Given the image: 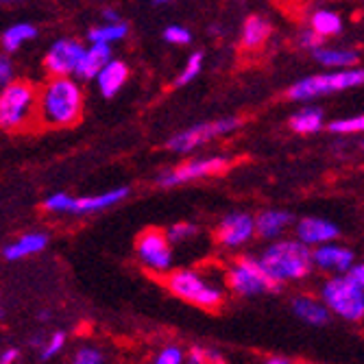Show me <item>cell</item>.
Listing matches in <instances>:
<instances>
[{"label":"cell","mask_w":364,"mask_h":364,"mask_svg":"<svg viewBox=\"0 0 364 364\" xmlns=\"http://www.w3.org/2000/svg\"><path fill=\"white\" fill-rule=\"evenodd\" d=\"M85 94L77 79L55 77L38 90L36 120L50 129L75 127L83 118Z\"/></svg>","instance_id":"obj_1"},{"label":"cell","mask_w":364,"mask_h":364,"mask_svg":"<svg viewBox=\"0 0 364 364\" xmlns=\"http://www.w3.org/2000/svg\"><path fill=\"white\" fill-rule=\"evenodd\" d=\"M318 301L329 314H336L347 323L364 318V267L355 262L345 275H329L323 279Z\"/></svg>","instance_id":"obj_2"},{"label":"cell","mask_w":364,"mask_h":364,"mask_svg":"<svg viewBox=\"0 0 364 364\" xmlns=\"http://www.w3.org/2000/svg\"><path fill=\"white\" fill-rule=\"evenodd\" d=\"M259 264L279 286L304 282L314 273L312 267V249L304 247L294 238H282L269 242L257 257Z\"/></svg>","instance_id":"obj_3"},{"label":"cell","mask_w":364,"mask_h":364,"mask_svg":"<svg viewBox=\"0 0 364 364\" xmlns=\"http://www.w3.org/2000/svg\"><path fill=\"white\" fill-rule=\"evenodd\" d=\"M166 288L181 301L203 310H218L225 304V288L198 269H175L164 277Z\"/></svg>","instance_id":"obj_4"},{"label":"cell","mask_w":364,"mask_h":364,"mask_svg":"<svg viewBox=\"0 0 364 364\" xmlns=\"http://www.w3.org/2000/svg\"><path fill=\"white\" fill-rule=\"evenodd\" d=\"M38 87L26 79H14L0 90V129L16 134L36 120Z\"/></svg>","instance_id":"obj_5"},{"label":"cell","mask_w":364,"mask_h":364,"mask_svg":"<svg viewBox=\"0 0 364 364\" xmlns=\"http://www.w3.org/2000/svg\"><path fill=\"white\" fill-rule=\"evenodd\" d=\"M225 286L236 296H259V294H277L282 286L264 271L255 255H238L225 275Z\"/></svg>","instance_id":"obj_6"},{"label":"cell","mask_w":364,"mask_h":364,"mask_svg":"<svg viewBox=\"0 0 364 364\" xmlns=\"http://www.w3.org/2000/svg\"><path fill=\"white\" fill-rule=\"evenodd\" d=\"M362 83H364V70L360 65L351 70H327V73L310 75L306 79L292 83L286 96L290 101L301 103V101H312V98H318V96L341 94L353 87H360Z\"/></svg>","instance_id":"obj_7"},{"label":"cell","mask_w":364,"mask_h":364,"mask_svg":"<svg viewBox=\"0 0 364 364\" xmlns=\"http://www.w3.org/2000/svg\"><path fill=\"white\" fill-rule=\"evenodd\" d=\"M127 186L112 188L101 194H90V196H73L68 192H55L44 198L42 208L50 214H73V216H87V214H98L105 212L129 196Z\"/></svg>","instance_id":"obj_8"},{"label":"cell","mask_w":364,"mask_h":364,"mask_svg":"<svg viewBox=\"0 0 364 364\" xmlns=\"http://www.w3.org/2000/svg\"><path fill=\"white\" fill-rule=\"evenodd\" d=\"M136 257L142 267L155 275H168L173 271L175 251L164 229L146 227L136 238Z\"/></svg>","instance_id":"obj_9"},{"label":"cell","mask_w":364,"mask_h":364,"mask_svg":"<svg viewBox=\"0 0 364 364\" xmlns=\"http://www.w3.org/2000/svg\"><path fill=\"white\" fill-rule=\"evenodd\" d=\"M240 124H242V120L236 116L218 118L214 122H198V124H192V127L179 131V134H175L166 142V149L173 153H190L194 149L205 146L208 142H212L216 138L234 134L236 129H240Z\"/></svg>","instance_id":"obj_10"},{"label":"cell","mask_w":364,"mask_h":364,"mask_svg":"<svg viewBox=\"0 0 364 364\" xmlns=\"http://www.w3.org/2000/svg\"><path fill=\"white\" fill-rule=\"evenodd\" d=\"M229 168V157L227 155H208V157H194L188 159L179 166H173L168 171L159 173L157 186L159 188H177L190 181L208 179L214 175H223Z\"/></svg>","instance_id":"obj_11"},{"label":"cell","mask_w":364,"mask_h":364,"mask_svg":"<svg viewBox=\"0 0 364 364\" xmlns=\"http://www.w3.org/2000/svg\"><path fill=\"white\" fill-rule=\"evenodd\" d=\"M85 44L75 40V38H59L55 40L46 55H44V70L48 75V79L55 77H73L75 79V70L77 63L83 55Z\"/></svg>","instance_id":"obj_12"},{"label":"cell","mask_w":364,"mask_h":364,"mask_svg":"<svg viewBox=\"0 0 364 364\" xmlns=\"http://www.w3.org/2000/svg\"><path fill=\"white\" fill-rule=\"evenodd\" d=\"M255 238V220L249 212H229L225 214L216 229H214V240L223 249H240L249 245Z\"/></svg>","instance_id":"obj_13"},{"label":"cell","mask_w":364,"mask_h":364,"mask_svg":"<svg viewBox=\"0 0 364 364\" xmlns=\"http://www.w3.org/2000/svg\"><path fill=\"white\" fill-rule=\"evenodd\" d=\"M294 240H299L308 249H316L329 242H336L341 238V227L323 216H304L294 220Z\"/></svg>","instance_id":"obj_14"},{"label":"cell","mask_w":364,"mask_h":364,"mask_svg":"<svg viewBox=\"0 0 364 364\" xmlns=\"http://www.w3.org/2000/svg\"><path fill=\"white\" fill-rule=\"evenodd\" d=\"M355 264V253L351 247L341 242H329L312 249V267L329 273V275H345Z\"/></svg>","instance_id":"obj_15"},{"label":"cell","mask_w":364,"mask_h":364,"mask_svg":"<svg viewBox=\"0 0 364 364\" xmlns=\"http://www.w3.org/2000/svg\"><path fill=\"white\" fill-rule=\"evenodd\" d=\"M253 220H255V236H259L262 240L275 242L286 238L296 218L288 210L271 208V210H262L257 216H253Z\"/></svg>","instance_id":"obj_16"},{"label":"cell","mask_w":364,"mask_h":364,"mask_svg":"<svg viewBox=\"0 0 364 364\" xmlns=\"http://www.w3.org/2000/svg\"><path fill=\"white\" fill-rule=\"evenodd\" d=\"M273 36V24L267 16L251 14L240 26V46L245 50H259Z\"/></svg>","instance_id":"obj_17"},{"label":"cell","mask_w":364,"mask_h":364,"mask_svg":"<svg viewBox=\"0 0 364 364\" xmlns=\"http://www.w3.org/2000/svg\"><path fill=\"white\" fill-rule=\"evenodd\" d=\"M112 59H114L112 48L87 44V46L83 48V55H81L79 63H77L75 79H77L79 83H81V81H94L96 75L101 73Z\"/></svg>","instance_id":"obj_18"},{"label":"cell","mask_w":364,"mask_h":364,"mask_svg":"<svg viewBox=\"0 0 364 364\" xmlns=\"http://www.w3.org/2000/svg\"><path fill=\"white\" fill-rule=\"evenodd\" d=\"M48 240L50 238H48V234H44V231H28V234H22L14 242L5 245L3 257L7 262H20L24 257L38 255L48 247Z\"/></svg>","instance_id":"obj_19"},{"label":"cell","mask_w":364,"mask_h":364,"mask_svg":"<svg viewBox=\"0 0 364 364\" xmlns=\"http://www.w3.org/2000/svg\"><path fill=\"white\" fill-rule=\"evenodd\" d=\"M312 57L318 61V65H325L329 70H351L358 68L360 53L347 46H321L312 53Z\"/></svg>","instance_id":"obj_20"},{"label":"cell","mask_w":364,"mask_h":364,"mask_svg":"<svg viewBox=\"0 0 364 364\" xmlns=\"http://www.w3.org/2000/svg\"><path fill=\"white\" fill-rule=\"evenodd\" d=\"M127 79H129V65L122 59H112L105 68L96 75L94 83H96L98 92H101V96L114 98L124 87Z\"/></svg>","instance_id":"obj_21"},{"label":"cell","mask_w":364,"mask_h":364,"mask_svg":"<svg viewBox=\"0 0 364 364\" xmlns=\"http://www.w3.org/2000/svg\"><path fill=\"white\" fill-rule=\"evenodd\" d=\"M290 306H292V312L296 318H301L304 323H308L312 327H323L329 323V318H332V314L327 312V308L314 294H296L290 301Z\"/></svg>","instance_id":"obj_22"},{"label":"cell","mask_w":364,"mask_h":364,"mask_svg":"<svg viewBox=\"0 0 364 364\" xmlns=\"http://www.w3.org/2000/svg\"><path fill=\"white\" fill-rule=\"evenodd\" d=\"M288 127H290V131H294L296 136L318 134V131L325 127V114L316 105H304L288 118Z\"/></svg>","instance_id":"obj_23"},{"label":"cell","mask_w":364,"mask_h":364,"mask_svg":"<svg viewBox=\"0 0 364 364\" xmlns=\"http://www.w3.org/2000/svg\"><path fill=\"white\" fill-rule=\"evenodd\" d=\"M38 38V26L31 22H16L11 26H7L3 33H0V53L3 55H14L18 53L26 42Z\"/></svg>","instance_id":"obj_24"},{"label":"cell","mask_w":364,"mask_h":364,"mask_svg":"<svg viewBox=\"0 0 364 364\" xmlns=\"http://www.w3.org/2000/svg\"><path fill=\"white\" fill-rule=\"evenodd\" d=\"M308 28L314 31L316 36L325 42V40H329V38L341 36L343 28H345V20H343V16H341L338 11L321 7V9L312 11V16H310V26H308Z\"/></svg>","instance_id":"obj_25"},{"label":"cell","mask_w":364,"mask_h":364,"mask_svg":"<svg viewBox=\"0 0 364 364\" xmlns=\"http://www.w3.org/2000/svg\"><path fill=\"white\" fill-rule=\"evenodd\" d=\"M127 36H129V24L127 22H116V24L103 22V24L92 26L87 31V42L94 44V46H107V48H112V44L122 42Z\"/></svg>","instance_id":"obj_26"},{"label":"cell","mask_w":364,"mask_h":364,"mask_svg":"<svg viewBox=\"0 0 364 364\" xmlns=\"http://www.w3.org/2000/svg\"><path fill=\"white\" fill-rule=\"evenodd\" d=\"M203 63H205V55H203L201 50L192 53V55L186 59V63H183L181 73L175 77V85H177V87H183V85L192 83V81H194L198 75H201V70H203Z\"/></svg>","instance_id":"obj_27"},{"label":"cell","mask_w":364,"mask_h":364,"mask_svg":"<svg viewBox=\"0 0 364 364\" xmlns=\"http://www.w3.org/2000/svg\"><path fill=\"white\" fill-rule=\"evenodd\" d=\"M329 134H334V136H358L362 134V129H364V116H345V118H336L332 122H327L325 124Z\"/></svg>","instance_id":"obj_28"},{"label":"cell","mask_w":364,"mask_h":364,"mask_svg":"<svg viewBox=\"0 0 364 364\" xmlns=\"http://www.w3.org/2000/svg\"><path fill=\"white\" fill-rule=\"evenodd\" d=\"M164 234H166L171 245H179V242H188V240L196 238L201 234V227L190 220H181V223H173L168 229H164Z\"/></svg>","instance_id":"obj_29"},{"label":"cell","mask_w":364,"mask_h":364,"mask_svg":"<svg viewBox=\"0 0 364 364\" xmlns=\"http://www.w3.org/2000/svg\"><path fill=\"white\" fill-rule=\"evenodd\" d=\"M65 343H68V334L61 332V329H57V332H53L48 338H44V343H42V347H40V358H42L44 362L57 358V353L63 351Z\"/></svg>","instance_id":"obj_30"},{"label":"cell","mask_w":364,"mask_h":364,"mask_svg":"<svg viewBox=\"0 0 364 364\" xmlns=\"http://www.w3.org/2000/svg\"><path fill=\"white\" fill-rule=\"evenodd\" d=\"M70 364H105V351L98 347V345H81L75 351V358Z\"/></svg>","instance_id":"obj_31"},{"label":"cell","mask_w":364,"mask_h":364,"mask_svg":"<svg viewBox=\"0 0 364 364\" xmlns=\"http://www.w3.org/2000/svg\"><path fill=\"white\" fill-rule=\"evenodd\" d=\"M186 364H223V358L214 349L192 347L190 351H186Z\"/></svg>","instance_id":"obj_32"},{"label":"cell","mask_w":364,"mask_h":364,"mask_svg":"<svg viewBox=\"0 0 364 364\" xmlns=\"http://www.w3.org/2000/svg\"><path fill=\"white\" fill-rule=\"evenodd\" d=\"M153 364H186V351L179 345H166L155 353Z\"/></svg>","instance_id":"obj_33"},{"label":"cell","mask_w":364,"mask_h":364,"mask_svg":"<svg viewBox=\"0 0 364 364\" xmlns=\"http://www.w3.org/2000/svg\"><path fill=\"white\" fill-rule=\"evenodd\" d=\"M164 40L173 46H188L192 42V33H190V28H186L181 24H171L164 28Z\"/></svg>","instance_id":"obj_34"},{"label":"cell","mask_w":364,"mask_h":364,"mask_svg":"<svg viewBox=\"0 0 364 364\" xmlns=\"http://www.w3.org/2000/svg\"><path fill=\"white\" fill-rule=\"evenodd\" d=\"M16 79V70H14V61L11 57L0 53V90H3L7 83H11Z\"/></svg>","instance_id":"obj_35"},{"label":"cell","mask_w":364,"mask_h":364,"mask_svg":"<svg viewBox=\"0 0 364 364\" xmlns=\"http://www.w3.org/2000/svg\"><path fill=\"white\" fill-rule=\"evenodd\" d=\"M299 46L306 48V50H310V53H314V50H318L321 46H325V42L316 36L314 31L304 28V31L299 33Z\"/></svg>","instance_id":"obj_36"},{"label":"cell","mask_w":364,"mask_h":364,"mask_svg":"<svg viewBox=\"0 0 364 364\" xmlns=\"http://www.w3.org/2000/svg\"><path fill=\"white\" fill-rule=\"evenodd\" d=\"M18 360H20L18 347H7L5 351H0V364H16Z\"/></svg>","instance_id":"obj_37"},{"label":"cell","mask_w":364,"mask_h":364,"mask_svg":"<svg viewBox=\"0 0 364 364\" xmlns=\"http://www.w3.org/2000/svg\"><path fill=\"white\" fill-rule=\"evenodd\" d=\"M103 18H105V22H107V24H116V22H122L116 9H105V11H103Z\"/></svg>","instance_id":"obj_38"},{"label":"cell","mask_w":364,"mask_h":364,"mask_svg":"<svg viewBox=\"0 0 364 364\" xmlns=\"http://www.w3.org/2000/svg\"><path fill=\"white\" fill-rule=\"evenodd\" d=\"M267 364H292L288 358H279V355H273V358H269L267 360Z\"/></svg>","instance_id":"obj_39"},{"label":"cell","mask_w":364,"mask_h":364,"mask_svg":"<svg viewBox=\"0 0 364 364\" xmlns=\"http://www.w3.org/2000/svg\"><path fill=\"white\" fill-rule=\"evenodd\" d=\"M5 318V310H3V306H0V321Z\"/></svg>","instance_id":"obj_40"}]
</instances>
